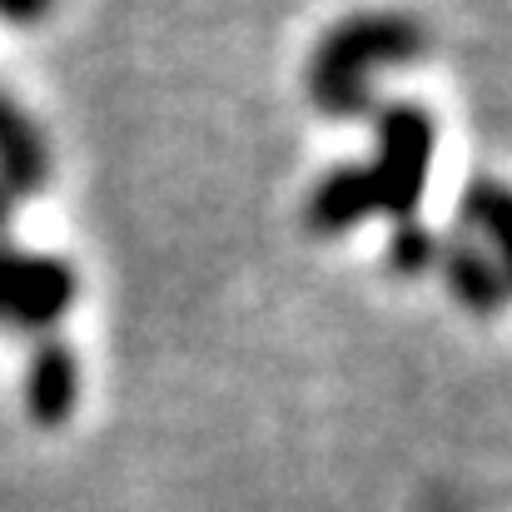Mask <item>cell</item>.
Masks as SVG:
<instances>
[{"mask_svg": "<svg viewBox=\"0 0 512 512\" xmlns=\"http://www.w3.org/2000/svg\"><path fill=\"white\" fill-rule=\"evenodd\" d=\"M368 214H378L368 165H334V170L314 184V194H309V204H304V224H309L319 239H339L348 229H358Z\"/></svg>", "mask_w": 512, "mask_h": 512, "instance_id": "obj_5", "label": "cell"}, {"mask_svg": "<svg viewBox=\"0 0 512 512\" xmlns=\"http://www.w3.org/2000/svg\"><path fill=\"white\" fill-rule=\"evenodd\" d=\"M10 219H15V199L0 189V244H5V234H10Z\"/></svg>", "mask_w": 512, "mask_h": 512, "instance_id": "obj_10", "label": "cell"}, {"mask_svg": "<svg viewBox=\"0 0 512 512\" xmlns=\"http://www.w3.org/2000/svg\"><path fill=\"white\" fill-rule=\"evenodd\" d=\"M458 214H463L468 229H478L493 244V259H498V269L512 289V189L498 179H473L458 199Z\"/></svg>", "mask_w": 512, "mask_h": 512, "instance_id": "obj_8", "label": "cell"}, {"mask_svg": "<svg viewBox=\"0 0 512 512\" xmlns=\"http://www.w3.org/2000/svg\"><path fill=\"white\" fill-rule=\"evenodd\" d=\"M438 264H443V279H448L453 299L468 314H498L512 299L498 259L483 244H473V239H443L438 244Z\"/></svg>", "mask_w": 512, "mask_h": 512, "instance_id": "obj_7", "label": "cell"}, {"mask_svg": "<svg viewBox=\"0 0 512 512\" xmlns=\"http://www.w3.org/2000/svg\"><path fill=\"white\" fill-rule=\"evenodd\" d=\"M433 150H438V125H433V115L423 105L393 100V105L378 110V120H373V160H368L378 214L413 219V209L428 194Z\"/></svg>", "mask_w": 512, "mask_h": 512, "instance_id": "obj_2", "label": "cell"}, {"mask_svg": "<svg viewBox=\"0 0 512 512\" xmlns=\"http://www.w3.org/2000/svg\"><path fill=\"white\" fill-rule=\"evenodd\" d=\"M80 403V358L75 348L60 339L35 343L30 363H25V413L40 428H60L70 423Z\"/></svg>", "mask_w": 512, "mask_h": 512, "instance_id": "obj_4", "label": "cell"}, {"mask_svg": "<svg viewBox=\"0 0 512 512\" xmlns=\"http://www.w3.org/2000/svg\"><path fill=\"white\" fill-rule=\"evenodd\" d=\"M423 50H428V35L413 15H398V10L348 15L319 40V50L304 70V90H309L319 115L353 120L368 110V70L408 65Z\"/></svg>", "mask_w": 512, "mask_h": 512, "instance_id": "obj_1", "label": "cell"}, {"mask_svg": "<svg viewBox=\"0 0 512 512\" xmlns=\"http://www.w3.org/2000/svg\"><path fill=\"white\" fill-rule=\"evenodd\" d=\"M80 299V279L55 254H25L0 244V324L5 329H50Z\"/></svg>", "mask_w": 512, "mask_h": 512, "instance_id": "obj_3", "label": "cell"}, {"mask_svg": "<svg viewBox=\"0 0 512 512\" xmlns=\"http://www.w3.org/2000/svg\"><path fill=\"white\" fill-rule=\"evenodd\" d=\"M50 184V150L35 130V120L0 90V189L10 199L40 194Z\"/></svg>", "mask_w": 512, "mask_h": 512, "instance_id": "obj_6", "label": "cell"}, {"mask_svg": "<svg viewBox=\"0 0 512 512\" xmlns=\"http://www.w3.org/2000/svg\"><path fill=\"white\" fill-rule=\"evenodd\" d=\"M438 244H443V239H438L428 224L403 219L398 234H393V244H388V254H383V264H388L398 279H418V274H428V269L438 264Z\"/></svg>", "mask_w": 512, "mask_h": 512, "instance_id": "obj_9", "label": "cell"}]
</instances>
